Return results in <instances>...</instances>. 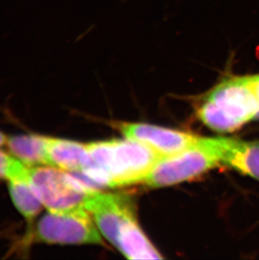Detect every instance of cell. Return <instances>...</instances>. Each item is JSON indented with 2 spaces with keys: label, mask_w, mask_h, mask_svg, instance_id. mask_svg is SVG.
<instances>
[{
  "label": "cell",
  "mask_w": 259,
  "mask_h": 260,
  "mask_svg": "<svg viewBox=\"0 0 259 260\" xmlns=\"http://www.w3.org/2000/svg\"><path fill=\"white\" fill-rule=\"evenodd\" d=\"M90 164L80 173L93 188L143 183L161 157L146 145L125 138L87 143Z\"/></svg>",
  "instance_id": "1"
},
{
  "label": "cell",
  "mask_w": 259,
  "mask_h": 260,
  "mask_svg": "<svg viewBox=\"0 0 259 260\" xmlns=\"http://www.w3.org/2000/svg\"><path fill=\"white\" fill-rule=\"evenodd\" d=\"M85 209L99 232L130 259H156L164 257L143 233L132 200L124 194L96 190Z\"/></svg>",
  "instance_id": "2"
},
{
  "label": "cell",
  "mask_w": 259,
  "mask_h": 260,
  "mask_svg": "<svg viewBox=\"0 0 259 260\" xmlns=\"http://www.w3.org/2000/svg\"><path fill=\"white\" fill-rule=\"evenodd\" d=\"M258 113L252 75H226L203 96L197 108V116L204 125L221 133L239 130L257 119Z\"/></svg>",
  "instance_id": "3"
},
{
  "label": "cell",
  "mask_w": 259,
  "mask_h": 260,
  "mask_svg": "<svg viewBox=\"0 0 259 260\" xmlns=\"http://www.w3.org/2000/svg\"><path fill=\"white\" fill-rule=\"evenodd\" d=\"M28 182L47 211L55 213L84 211L88 198L98 190L74 173L51 166L29 167Z\"/></svg>",
  "instance_id": "4"
},
{
  "label": "cell",
  "mask_w": 259,
  "mask_h": 260,
  "mask_svg": "<svg viewBox=\"0 0 259 260\" xmlns=\"http://www.w3.org/2000/svg\"><path fill=\"white\" fill-rule=\"evenodd\" d=\"M220 165V138H201L193 147L177 154L161 157L143 184L151 188L174 185L200 176Z\"/></svg>",
  "instance_id": "5"
},
{
  "label": "cell",
  "mask_w": 259,
  "mask_h": 260,
  "mask_svg": "<svg viewBox=\"0 0 259 260\" xmlns=\"http://www.w3.org/2000/svg\"><path fill=\"white\" fill-rule=\"evenodd\" d=\"M94 221L88 211L55 213L47 211L27 233L28 243L58 245H103Z\"/></svg>",
  "instance_id": "6"
},
{
  "label": "cell",
  "mask_w": 259,
  "mask_h": 260,
  "mask_svg": "<svg viewBox=\"0 0 259 260\" xmlns=\"http://www.w3.org/2000/svg\"><path fill=\"white\" fill-rule=\"evenodd\" d=\"M118 125L125 138L146 145L161 157L188 149L197 144L201 138L191 133L145 123L122 122Z\"/></svg>",
  "instance_id": "7"
},
{
  "label": "cell",
  "mask_w": 259,
  "mask_h": 260,
  "mask_svg": "<svg viewBox=\"0 0 259 260\" xmlns=\"http://www.w3.org/2000/svg\"><path fill=\"white\" fill-rule=\"evenodd\" d=\"M221 165L259 181V142L220 138Z\"/></svg>",
  "instance_id": "8"
},
{
  "label": "cell",
  "mask_w": 259,
  "mask_h": 260,
  "mask_svg": "<svg viewBox=\"0 0 259 260\" xmlns=\"http://www.w3.org/2000/svg\"><path fill=\"white\" fill-rule=\"evenodd\" d=\"M52 167L69 173H82L90 164L87 144L63 138H47Z\"/></svg>",
  "instance_id": "9"
},
{
  "label": "cell",
  "mask_w": 259,
  "mask_h": 260,
  "mask_svg": "<svg viewBox=\"0 0 259 260\" xmlns=\"http://www.w3.org/2000/svg\"><path fill=\"white\" fill-rule=\"evenodd\" d=\"M47 138L33 133L10 136L5 145L10 154L27 167H52L47 152Z\"/></svg>",
  "instance_id": "10"
},
{
  "label": "cell",
  "mask_w": 259,
  "mask_h": 260,
  "mask_svg": "<svg viewBox=\"0 0 259 260\" xmlns=\"http://www.w3.org/2000/svg\"><path fill=\"white\" fill-rule=\"evenodd\" d=\"M8 188L14 206L28 222L29 229H31L44 206L35 194L28 179H10Z\"/></svg>",
  "instance_id": "11"
},
{
  "label": "cell",
  "mask_w": 259,
  "mask_h": 260,
  "mask_svg": "<svg viewBox=\"0 0 259 260\" xmlns=\"http://www.w3.org/2000/svg\"><path fill=\"white\" fill-rule=\"evenodd\" d=\"M29 167L13 155L0 150V179H28Z\"/></svg>",
  "instance_id": "12"
},
{
  "label": "cell",
  "mask_w": 259,
  "mask_h": 260,
  "mask_svg": "<svg viewBox=\"0 0 259 260\" xmlns=\"http://www.w3.org/2000/svg\"><path fill=\"white\" fill-rule=\"evenodd\" d=\"M252 79H253L255 88H256V92H257V97H258L259 100V74H252ZM257 119H259V113Z\"/></svg>",
  "instance_id": "13"
},
{
  "label": "cell",
  "mask_w": 259,
  "mask_h": 260,
  "mask_svg": "<svg viewBox=\"0 0 259 260\" xmlns=\"http://www.w3.org/2000/svg\"><path fill=\"white\" fill-rule=\"evenodd\" d=\"M6 141H7V136L5 135V134L0 131V147L5 146V143H6Z\"/></svg>",
  "instance_id": "14"
}]
</instances>
